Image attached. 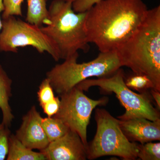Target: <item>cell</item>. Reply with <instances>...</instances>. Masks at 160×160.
<instances>
[{
  "mask_svg": "<svg viewBox=\"0 0 160 160\" xmlns=\"http://www.w3.org/2000/svg\"><path fill=\"white\" fill-rule=\"evenodd\" d=\"M138 158L142 160H160V143H138Z\"/></svg>",
  "mask_w": 160,
  "mask_h": 160,
  "instance_id": "17",
  "label": "cell"
},
{
  "mask_svg": "<svg viewBox=\"0 0 160 160\" xmlns=\"http://www.w3.org/2000/svg\"><path fill=\"white\" fill-rule=\"evenodd\" d=\"M46 0H27L26 21L27 22L42 27L49 21V11Z\"/></svg>",
  "mask_w": 160,
  "mask_h": 160,
  "instance_id": "14",
  "label": "cell"
},
{
  "mask_svg": "<svg viewBox=\"0 0 160 160\" xmlns=\"http://www.w3.org/2000/svg\"><path fill=\"white\" fill-rule=\"evenodd\" d=\"M46 160H86V147L78 133L70 131L60 138L49 142L40 151Z\"/></svg>",
  "mask_w": 160,
  "mask_h": 160,
  "instance_id": "10",
  "label": "cell"
},
{
  "mask_svg": "<svg viewBox=\"0 0 160 160\" xmlns=\"http://www.w3.org/2000/svg\"><path fill=\"white\" fill-rule=\"evenodd\" d=\"M95 119L96 133L86 147L88 159L106 156H115L124 160L138 158V143L130 142L126 137L120 128L118 119L100 108L96 109Z\"/></svg>",
  "mask_w": 160,
  "mask_h": 160,
  "instance_id": "5",
  "label": "cell"
},
{
  "mask_svg": "<svg viewBox=\"0 0 160 160\" xmlns=\"http://www.w3.org/2000/svg\"><path fill=\"white\" fill-rule=\"evenodd\" d=\"M7 160H46L43 152L29 149L18 139L15 134H10L8 144Z\"/></svg>",
  "mask_w": 160,
  "mask_h": 160,
  "instance_id": "13",
  "label": "cell"
},
{
  "mask_svg": "<svg viewBox=\"0 0 160 160\" xmlns=\"http://www.w3.org/2000/svg\"><path fill=\"white\" fill-rule=\"evenodd\" d=\"M120 128L129 141L140 144L160 140V120L150 121L145 118L119 119Z\"/></svg>",
  "mask_w": 160,
  "mask_h": 160,
  "instance_id": "11",
  "label": "cell"
},
{
  "mask_svg": "<svg viewBox=\"0 0 160 160\" xmlns=\"http://www.w3.org/2000/svg\"><path fill=\"white\" fill-rule=\"evenodd\" d=\"M100 1L101 0H77L72 3V9L76 12H85Z\"/></svg>",
  "mask_w": 160,
  "mask_h": 160,
  "instance_id": "22",
  "label": "cell"
},
{
  "mask_svg": "<svg viewBox=\"0 0 160 160\" xmlns=\"http://www.w3.org/2000/svg\"><path fill=\"white\" fill-rule=\"evenodd\" d=\"M11 134L9 127L0 122V160H5L7 157L9 139Z\"/></svg>",
  "mask_w": 160,
  "mask_h": 160,
  "instance_id": "20",
  "label": "cell"
},
{
  "mask_svg": "<svg viewBox=\"0 0 160 160\" xmlns=\"http://www.w3.org/2000/svg\"><path fill=\"white\" fill-rule=\"evenodd\" d=\"M48 11L49 21L41 29L55 43L61 59H66L79 50L89 51L85 28L87 12H75L72 3L63 0H53Z\"/></svg>",
  "mask_w": 160,
  "mask_h": 160,
  "instance_id": "3",
  "label": "cell"
},
{
  "mask_svg": "<svg viewBox=\"0 0 160 160\" xmlns=\"http://www.w3.org/2000/svg\"><path fill=\"white\" fill-rule=\"evenodd\" d=\"M151 97L154 99L159 110L160 109V91L153 89L150 90Z\"/></svg>",
  "mask_w": 160,
  "mask_h": 160,
  "instance_id": "23",
  "label": "cell"
},
{
  "mask_svg": "<svg viewBox=\"0 0 160 160\" xmlns=\"http://www.w3.org/2000/svg\"><path fill=\"white\" fill-rule=\"evenodd\" d=\"M78 52L46 72V78L59 96L89 78L109 76L122 67L117 50L100 52L97 57L86 62L78 63Z\"/></svg>",
  "mask_w": 160,
  "mask_h": 160,
  "instance_id": "4",
  "label": "cell"
},
{
  "mask_svg": "<svg viewBox=\"0 0 160 160\" xmlns=\"http://www.w3.org/2000/svg\"><path fill=\"white\" fill-rule=\"evenodd\" d=\"M24 0H3L4 10L2 18H6L10 16H23L22 4Z\"/></svg>",
  "mask_w": 160,
  "mask_h": 160,
  "instance_id": "18",
  "label": "cell"
},
{
  "mask_svg": "<svg viewBox=\"0 0 160 160\" xmlns=\"http://www.w3.org/2000/svg\"><path fill=\"white\" fill-rule=\"evenodd\" d=\"M148 10L143 0H101L86 11L88 42L100 52L116 50L137 30Z\"/></svg>",
  "mask_w": 160,
  "mask_h": 160,
  "instance_id": "1",
  "label": "cell"
},
{
  "mask_svg": "<svg viewBox=\"0 0 160 160\" xmlns=\"http://www.w3.org/2000/svg\"><path fill=\"white\" fill-rule=\"evenodd\" d=\"M60 99L58 97H55L54 98L49 101L41 106L42 108L44 113L48 117H52L58 111L59 109Z\"/></svg>",
  "mask_w": 160,
  "mask_h": 160,
  "instance_id": "21",
  "label": "cell"
},
{
  "mask_svg": "<svg viewBox=\"0 0 160 160\" xmlns=\"http://www.w3.org/2000/svg\"><path fill=\"white\" fill-rule=\"evenodd\" d=\"M117 50L122 66L145 75L160 91V6L149 9L131 37Z\"/></svg>",
  "mask_w": 160,
  "mask_h": 160,
  "instance_id": "2",
  "label": "cell"
},
{
  "mask_svg": "<svg viewBox=\"0 0 160 160\" xmlns=\"http://www.w3.org/2000/svg\"><path fill=\"white\" fill-rule=\"evenodd\" d=\"M46 1H49V0H46ZM63 1H65V2H71L72 3L74 2L75 1L77 0H63Z\"/></svg>",
  "mask_w": 160,
  "mask_h": 160,
  "instance_id": "25",
  "label": "cell"
},
{
  "mask_svg": "<svg viewBox=\"0 0 160 160\" xmlns=\"http://www.w3.org/2000/svg\"><path fill=\"white\" fill-rule=\"evenodd\" d=\"M125 78L124 71L121 68L109 76L88 79L76 86L83 91H88L92 86H98L105 92L114 93L126 109L124 114L118 117V119L142 118L152 121L160 120L158 109L152 105L148 92L137 93L132 91L126 86Z\"/></svg>",
  "mask_w": 160,
  "mask_h": 160,
  "instance_id": "6",
  "label": "cell"
},
{
  "mask_svg": "<svg viewBox=\"0 0 160 160\" xmlns=\"http://www.w3.org/2000/svg\"><path fill=\"white\" fill-rule=\"evenodd\" d=\"M26 46L33 47L40 53L47 52L56 62L61 59L55 43L41 27L15 16L3 19L0 33V52L16 53L18 48Z\"/></svg>",
  "mask_w": 160,
  "mask_h": 160,
  "instance_id": "7",
  "label": "cell"
},
{
  "mask_svg": "<svg viewBox=\"0 0 160 160\" xmlns=\"http://www.w3.org/2000/svg\"><path fill=\"white\" fill-rule=\"evenodd\" d=\"M59 96V109L53 117L62 121L70 130L78 133L87 147V127L92 112L97 106L106 105L108 99H92L76 86Z\"/></svg>",
  "mask_w": 160,
  "mask_h": 160,
  "instance_id": "8",
  "label": "cell"
},
{
  "mask_svg": "<svg viewBox=\"0 0 160 160\" xmlns=\"http://www.w3.org/2000/svg\"><path fill=\"white\" fill-rule=\"evenodd\" d=\"M126 86L140 93H147L149 90L155 89L151 79L145 75L133 73L127 78H125Z\"/></svg>",
  "mask_w": 160,
  "mask_h": 160,
  "instance_id": "16",
  "label": "cell"
},
{
  "mask_svg": "<svg viewBox=\"0 0 160 160\" xmlns=\"http://www.w3.org/2000/svg\"><path fill=\"white\" fill-rule=\"evenodd\" d=\"M42 126L49 142L60 138L70 131L68 126L54 117L43 118Z\"/></svg>",
  "mask_w": 160,
  "mask_h": 160,
  "instance_id": "15",
  "label": "cell"
},
{
  "mask_svg": "<svg viewBox=\"0 0 160 160\" xmlns=\"http://www.w3.org/2000/svg\"><path fill=\"white\" fill-rule=\"evenodd\" d=\"M4 7L3 5V0H0V33L2 28V20L1 18V13L3 12Z\"/></svg>",
  "mask_w": 160,
  "mask_h": 160,
  "instance_id": "24",
  "label": "cell"
},
{
  "mask_svg": "<svg viewBox=\"0 0 160 160\" xmlns=\"http://www.w3.org/2000/svg\"><path fill=\"white\" fill-rule=\"evenodd\" d=\"M12 80L8 76L6 71L0 65V109L2 113V123L7 127L11 126L14 116L9 101L12 93Z\"/></svg>",
  "mask_w": 160,
  "mask_h": 160,
  "instance_id": "12",
  "label": "cell"
},
{
  "mask_svg": "<svg viewBox=\"0 0 160 160\" xmlns=\"http://www.w3.org/2000/svg\"><path fill=\"white\" fill-rule=\"evenodd\" d=\"M42 118L35 106H32L23 117L22 124L16 132V138L29 149L42 151L49 144L42 126Z\"/></svg>",
  "mask_w": 160,
  "mask_h": 160,
  "instance_id": "9",
  "label": "cell"
},
{
  "mask_svg": "<svg viewBox=\"0 0 160 160\" xmlns=\"http://www.w3.org/2000/svg\"><path fill=\"white\" fill-rule=\"evenodd\" d=\"M54 90L52 87L48 79L46 78L43 80L39 87L38 98L40 106L44 104L54 98Z\"/></svg>",
  "mask_w": 160,
  "mask_h": 160,
  "instance_id": "19",
  "label": "cell"
}]
</instances>
